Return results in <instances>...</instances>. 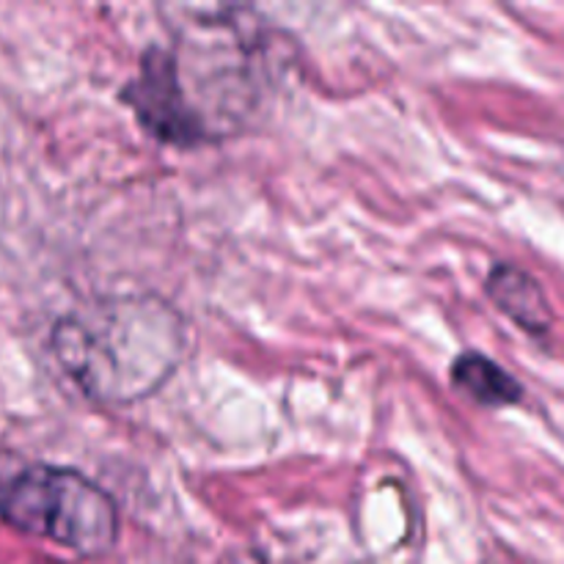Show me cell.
Wrapping results in <instances>:
<instances>
[{
    "label": "cell",
    "instance_id": "cell-3",
    "mask_svg": "<svg viewBox=\"0 0 564 564\" xmlns=\"http://www.w3.org/2000/svg\"><path fill=\"white\" fill-rule=\"evenodd\" d=\"M149 135L180 149L202 147L213 138V127L187 94L174 50L149 47L141 58L135 80L121 91Z\"/></svg>",
    "mask_w": 564,
    "mask_h": 564
},
{
    "label": "cell",
    "instance_id": "cell-5",
    "mask_svg": "<svg viewBox=\"0 0 564 564\" xmlns=\"http://www.w3.org/2000/svg\"><path fill=\"white\" fill-rule=\"evenodd\" d=\"M452 383L457 391L485 408L518 405L523 400L521 380L482 352H463L452 364Z\"/></svg>",
    "mask_w": 564,
    "mask_h": 564
},
{
    "label": "cell",
    "instance_id": "cell-1",
    "mask_svg": "<svg viewBox=\"0 0 564 564\" xmlns=\"http://www.w3.org/2000/svg\"><path fill=\"white\" fill-rule=\"evenodd\" d=\"M53 352L83 394L127 405L154 394L185 356V323L158 295H110L53 328Z\"/></svg>",
    "mask_w": 564,
    "mask_h": 564
},
{
    "label": "cell",
    "instance_id": "cell-2",
    "mask_svg": "<svg viewBox=\"0 0 564 564\" xmlns=\"http://www.w3.org/2000/svg\"><path fill=\"white\" fill-rule=\"evenodd\" d=\"M0 518L83 556L108 554L119 538L113 499L72 468L25 466L6 496Z\"/></svg>",
    "mask_w": 564,
    "mask_h": 564
},
{
    "label": "cell",
    "instance_id": "cell-4",
    "mask_svg": "<svg viewBox=\"0 0 564 564\" xmlns=\"http://www.w3.org/2000/svg\"><path fill=\"white\" fill-rule=\"evenodd\" d=\"M488 297L501 314L512 319L518 328L532 336L549 334L554 325V312L545 297L543 286L516 264H496L488 275Z\"/></svg>",
    "mask_w": 564,
    "mask_h": 564
},
{
    "label": "cell",
    "instance_id": "cell-6",
    "mask_svg": "<svg viewBox=\"0 0 564 564\" xmlns=\"http://www.w3.org/2000/svg\"><path fill=\"white\" fill-rule=\"evenodd\" d=\"M22 471H25V463H22L14 452L0 449V510H3V501L6 496H9L11 485L17 482V477H20Z\"/></svg>",
    "mask_w": 564,
    "mask_h": 564
}]
</instances>
